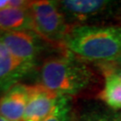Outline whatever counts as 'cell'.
Instances as JSON below:
<instances>
[{"instance_id": "6da1fadb", "label": "cell", "mask_w": 121, "mask_h": 121, "mask_svg": "<svg viewBox=\"0 0 121 121\" xmlns=\"http://www.w3.org/2000/svg\"><path fill=\"white\" fill-rule=\"evenodd\" d=\"M64 44L77 56L96 62L121 58V27L77 25L70 28Z\"/></svg>"}, {"instance_id": "7a4b0ae2", "label": "cell", "mask_w": 121, "mask_h": 121, "mask_svg": "<svg viewBox=\"0 0 121 121\" xmlns=\"http://www.w3.org/2000/svg\"><path fill=\"white\" fill-rule=\"evenodd\" d=\"M91 72L83 63L68 56L48 57L39 70L40 84L63 96L83 90L91 82Z\"/></svg>"}, {"instance_id": "3957f363", "label": "cell", "mask_w": 121, "mask_h": 121, "mask_svg": "<svg viewBox=\"0 0 121 121\" xmlns=\"http://www.w3.org/2000/svg\"><path fill=\"white\" fill-rule=\"evenodd\" d=\"M29 10L32 19L33 31L36 34L51 41H64L70 28L58 2L30 1Z\"/></svg>"}, {"instance_id": "277c9868", "label": "cell", "mask_w": 121, "mask_h": 121, "mask_svg": "<svg viewBox=\"0 0 121 121\" xmlns=\"http://www.w3.org/2000/svg\"><path fill=\"white\" fill-rule=\"evenodd\" d=\"M61 96L42 84L29 85V99L22 121H44L55 110Z\"/></svg>"}, {"instance_id": "5b68a950", "label": "cell", "mask_w": 121, "mask_h": 121, "mask_svg": "<svg viewBox=\"0 0 121 121\" xmlns=\"http://www.w3.org/2000/svg\"><path fill=\"white\" fill-rule=\"evenodd\" d=\"M0 39L15 57L26 64L35 65L39 46L34 31L0 30Z\"/></svg>"}, {"instance_id": "8992f818", "label": "cell", "mask_w": 121, "mask_h": 121, "mask_svg": "<svg viewBox=\"0 0 121 121\" xmlns=\"http://www.w3.org/2000/svg\"><path fill=\"white\" fill-rule=\"evenodd\" d=\"M33 67L15 57L0 39V92L18 83Z\"/></svg>"}, {"instance_id": "52a82bcc", "label": "cell", "mask_w": 121, "mask_h": 121, "mask_svg": "<svg viewBox=\"0 0 121 121\" xmlns=\"http://www.w3.org/2000/svg\"><path fill=\"white\" fill-rule=\"evenodd\" d=\"M29 99V85L18 82L0 98V115L9 121H22Z\"/></svg>"}, {"instance_id": "ba28073f", "label": "cell", "mask_w": 121, "mask_h": 121, "mask_svg": "<svg viewBox=\"0 0 121 121\" xmlns=\"http://www.w3.org/2000/svg\"><path fill=\"white\" fill-rule=\"evenodd\" d=\"M111 1L105 0H64L58 5L64 14L75 20L83 21L107 11L112 4Z\"/></svg>"}, {"instance_id": "9c48e42d", "label": "cell", "mask_w": 121, "mask_h": 121, "mask_svg": "<svg viewBox=\"0 0 121 121\" xmlns=\"http://www.w3.org/2000/svg\"><path fill=\"white\" fill-rule=\"evenodd\" d=\"M0 30L2 31H33L32 19L28 8L7 7L0 11Z\"/></svg>"}, {"instance_id": "30bf717a", "label": "cell", "mask_w": 121, "mask_h": 121, "mask_svg": "<svg viewBox=\"0 0 121 121\" xmlns=\"http://www.w3.org/2000/svg\"><path fill=\"white\" fill-rule=\"evenodd\" d=\"M106 80L99 97L105 103L114 109L121 108V80L115 73L106 71Z\"/></svg>"}, {"instance_id": "8fae6325", "label": "cell", "mask_w": 121, "mask_h": 121, "mask_svg": "<svg viewBox=\"0 0 121 121\" xmlns=\"http://www.w3.org/2000/svg\"><path fill=\"white\" fill-rule=\"evenodd\" d=\"M44 121H73L69 98L61 96L55 110Z\"/></svg>"}, {"instance_id": "7c38bea8", "label": "cell", "mask_w": 121, "mask_h": 121, "mask_svg": "<svg viewBox=\"0 0 121 121\" xmlns=\"http://www.w3.org/2000/svg\"><path fill=\"white\" fill-rule=\"evenodd\" d=\"M106 71L115 73L117 77L121 80V65H117V67H115V69H106Z\"/></svg>"}, {"instance_id": "4fadbf2b", "label": "cell", "mask_w": 121, "mask_h": 121, "mask_svg": "<svg viewBox=\"0 0 121 121\" xmlns=\"http://www.w3.org/2000/svg\"><path fill=\"white\" fill-rule=\"evenodd\" d=\"M9 6V0H0V11Z\"/></svg>"}, {"instance_id": "5bb4252c", "label": "cell", "mask_w": 121, "mask_h": 121, "mask_svg": "<svg viewBox=\"0 0 121 121\" xmlns=\"http://www.w3.org/2000/svg\"><path fill=\"white\" fill-rule=\"evenodd\" d=\"M0 121H9V120H7L6 118H4V117H2V116L0 115Z\"/></svg>"}, {"instance_id": "9a60e30c", "label": "cell", "mask_w": 121, "mask_h": 121, "mask_svg": "<svg viewBox=\"0 0 121 121\" xmlns=\"http://www.w3.org/2000/svg\"><path fill=\"white\" fill-rule=\"evenodd\" d=\"M117 64H118V65H121V58L118 61H117Z\"/></svg>"}, {"instance_id": "2e32d148", "label": "cell", "mask_w": 121, "mask_h": 121, "mask_svg": "<svg viewBox=\"0 0 121 121\" xmlns=\"http://www.w3.org/2000/svg\"><path fill=\"white\" fill-rule=\"evenodd\" d=\"M95 121H105V120H95Z\"/></svg>"}]
</instances>
